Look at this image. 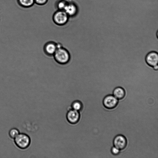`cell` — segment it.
I'll return each mask as SVG.
<instances>
[{"label":"cell","mask_w":158,"mask_h":158,"mask_svg":"<svg viewBox=\"0 0 158 158\" xmlns=\"http://www.w3.org/2000/svg\"><path fill=\"white\" fill-rule=\"evenodd\" d=\"M57 48L53 55L55 61L60 64H66L70 60V54L69 51L63 47L60 43H57Z\"/></svg>","instance_id":"1"},{"label":"cell","mask_w":158,"mask_h":158,"mask_svg":"<svg viewBox=\"0 0 158 158\" xmlns=\"http://www.w3.org/2000/svg\"><path fill=\"white\" fill-rule=\"evenodd\" d=\"M14 139L16 145L21 149H26L31 144V139L30 137L26 134H19Z\"/></svg>","instance_id":"2"},{"label":"cell","mask_w":158,"mask_h":158,"mask_svg":"<svg viewBox=\"0 0 158 158\" xmlns=\"http://www.w3.org/2000/svg\"><path fill=\"white\" fill-rule=\"evenodd\" d=\"M53 18L56 24L63 26L68 21L69 16L64 10H58L54 13Z\"/></svg>","instance_id":"3"},{"label":"cell","mask_w":158,"mask_h":158,"mask_svg":"<svg viewBox=\"0 0 158 158\" xmlns=\"http://www.w3.org/2000/svg\"><path fill=\"white\" fill-rule=\"evenodd\" d=\"M103 102L104 106L106 108L112 109L116 108L117 106L118 100L113 95L109 94L104 97Z\"/></svg>","instance_id":"4"},{"label":"cell","mask_w":158,"mask_h":158,"mask_svg":"<svg viewBox=\"0 0 158 158\" xmlns=\"http://www.w3.org/2000/svg\"><path fill=\"white\" fill-rule=\"evenodd\" d=\"M66 118L70 124H76L79 122L80 119V111L71 108L67 113Z\"/></svg>","instance_id":"5"},{"label":"cell","mask_w":158,"mask_h":158,"mask_svg":"<svg viewBox=\"0 0 158 158\" xmlns=\"http://www.w3.org/2000/svg\"><path fill=\"white\" fill-rule=\"evenodd\" d=\"M113 145L120 150L124 149L127 145V140L126 138L122 135H118L114 139Z\"/></svg>","instance_id":"6"},{"label":"cell","mask_w":158,"mask_h":158,"mask_svg":"<svg viewBox=\"0 0 158 158\" xmlns=\"http://www.w3.org/2000/svg\"><path fill=\"white\" fill-rule=\"evenodd\" d=\"M57 48V43L51 41L46 43L43 47L44 53L49 56H53Z\"/></svg>","instance_id":"7"},{"label":"cell","mask_w":158,"mask_h":158,"mask_svg":"<svg viewBox=\"0 0 158 158\" xmlns=\"http://www.w3.org/2000/svg\"><path fill=\"white\" fill-rule=\"evenodd\" d=\"M146 61L150 66L154 67L158 63V53L152 51L149 53L146 56Z\"/></svg>","instance_id":"8"},{"label":"cell","mask_w":158,"mask_h":158,"mask_svg":"<svg viewBox=\"0 0 158 158\" xmlns=\"http://www.w3.org/2000/svg\"><path fill=\"white\" fill-rule=\"evenodd\" d=\"M78 10L77 5L73 2L68 3L64 10L69 17H73L76 15Z\"/></svg>","instance_id":"9"},{"label":"cell","mask_w":158,"mask_h":158,"mask_svg":"<svg viewBox=\"0 0 158 158\" xmlns=\"http://www.w3.org/2000/svg\"><path fill=\"white\" fill-rule=\"evenodd\" d=\"M113 95L119 100L124 98L126 95L124 89L121 87H117L115 88L112 92Z\"/></svg>","instance_id":"10"},{"label":"cell","mask_w":158,"mask_h":158,"mask_svg":"<svg viewBox=\"0 0 158 158\" xmlns=\"http://www.w3.org/2000/svg\"><path fill=\"white\" fill-rule=\"evenodd\" d=\"M71 108L72 109L80 111L83 109V105L81 101L79 100H76L71 104Z\"/></svg>","instance_id":"11"},{"label":"cell","mask_w":158,"mask_h":158,"mask_svg":"<svg viewBox=\"0 0 158 158\" xmlns=\"http://www.w3.org/2000/svg\"><path fill=\"white\" fill-rule=\"evenodd\" d=\"M21 5L25 8H30L33 6L35 3L34 0H18Z\"/></svg>","instance_id":"12"},{"label":"cell","mask_w":158,"mask_h":158,"mask_svg":"<svg viewBox=\"0 0 158 158\" xmlns=\"http://www.w3.org/2000/svg\"><path fill=\"white\" fill-rule=\"evenodd\" d=\"M67 3L64 0H61L57 3L56 7L58 10H64Z\"/></svg>","instance_id":"13"},{"label":"cell","mask_w":158,"mask_h":158,"mask_svg":"<svg viewBox=\"0 0 158 158\" xmlns=\"http://www.w3.org/2000/svg\"><path fill=\"white\" fill-rule=\"evenodd\" d=\"M19 130L16 128H13L11 129L9 132V135L12 139H15L19 134Z\"/></svg>","instance_id":"14"},{"label":"cell","mask_w":158,"mask_h":158,"mask_svg":"<svg viewBox=\"0 0 158 158\" xmlns=\"http://www.w3.org/2000/svg\"><path fill=\"white\" fill-rule=\"evenodd\" d=\"M111 152L112 154L114 155L119 154L120 152V150L114 146L111 149Z\"/></svg>","instance_id":"15"},{"label":"cell","mask_w":158,"mask_h":158,"mask_svg":"<svg viewBox=\"0 0 158 158\" xmlns=\"http://www.w3.org/2000/svg\"><path fill=\"white\" fill-rule=\"evenodd\" d=\"M48 0H34L35 3L39 5H43L46 4Z\"/></svg>","instance_id":"16"},{"label":"cell","mask_w":158,"mask_h":158,"mask_svg":"<svg viewBox=\"0 0 158 158\" xmlns=\"http://www.w3.org/2000/svg\"><path fill=\"white\" fill-rule=\"evenodd\" d=\"M153 67V69L156 70H158V65H157Z\"/></svg>","instance_id":"17"}]
</instances>
